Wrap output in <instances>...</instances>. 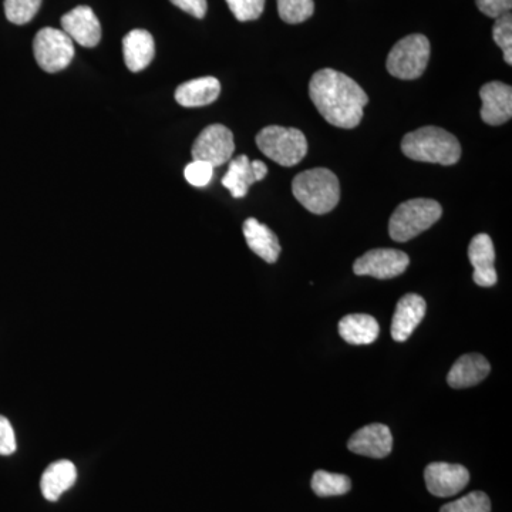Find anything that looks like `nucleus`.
<instances>
[{"instance_id": "a878e982", "label": "nucleus", "mask_w": 512, "mask_h": 512, "mask_svg": "<svg viewBox=\"0 0 512 512\" xmlns=\"http://www.w3.org/2000/svg\"><path fill=\"white\" fill-rule=\"evenodd\" d=\"M440 512H491V501L483 491H474L441 507Z\"/></svg>"}, {"instance_id": "bb28decb", "label": "nucleus", "mask_w": 512, "mask_h": 512, "mask_svg": "<svg viewBox=\"0 0 512 512\" xmlns=\"http://www.w3.org/2000/svg\"><path fill=\"white\" fill-rule=\"evenodd\" d=\"M493 39L498 47L503 50L504 60L512 64V16L511 13L495 19Z\"/></svg>"}, {"instance_id": "f257e3e1", "label": "nucleus", "mask_w": 512, "mask_h": 512, "mask_svg": "<svg viewBox=\"0 0 512 512\" xmlns=\"http://www.w3.org/2000/svg\"><path fill=\"white\" fill-rule=\"evenodd\" d=\"M309 96L323 119L346 130L359 126L369 103L365 90L355 80L333 69L313 74Z\"/></svg>"}, {"instance_id": "4be33fe9", "label": "nucleus", "mask_w": 512, "mask_h": 512, "mask_svg": "<svg viewBox=\"0 0 512 512\" xmlns=\"http://www.w3.org/2000/svg\"><path fill=\"white\" fill-rule=\"evenodd\" d=\"M258 181L252 161L247 156H238L231 160L227 174L222 178L224 185L234 198L247 197L249 187Z\"/></svg>"}, {"instance_id": "dca6fc26", "label": "nucleus", "mask_w": 512, "mask_h": 512, "mask_svg": "<svg viewBox=\"0 0 512 512\" xmlns=\"http://www.w3.org/2000/svg\"><path fill=\"white\" fill-rule=\"evenodd\" d=\"M124 62L133 73L146 69L156 55L154 37L144 29L131 30L123 39Z\"/></svg>"}, {"instance_id": "b1692460", "label": "nucleus", "mask_w": 512, "mask_h": 512, "mask_svg": "<svg viewBox=\"0 0 512 512\" xmlns=\"http://www.w3.org/2000/svg\"><path fill=\"white\" fill-rule=\"evenodd\" d=\"M278 13L289 25H298L312 18L315 13L313 0H278Z\"/></svg>"}, {"instance_id": "aec40b11", "label": "nucleus", "mask_w": 512, "mask_h": 512, "mask_svg": "<svg viewBox=\"0 0 512 512\" xmlns=\"http://www.w3.org/2000/svg\"><path fill=\"white\" fill-rule=\"evenodd\" d=\"M77 480V470L72 461L60 460L50 464L43 473L40 490L47 501H57Z\"/></svg>"}, {"instance_id": "c756f323", "label": "nucleus", "mask_w": 512, "mask_h": 512, "mask_svg": "<svg viewBox=\"0 0 512 512\" xmlns=\"http://www.w3.org/2000/svg\"><path fill=\"white\" fill-rule=\"evenodd\" d=\"M477 8L488 18L498 19L511 13L512 0H476Z\"/></svg>"}, {"instance_id": "6ab92c4d", "label": "nucleus", "mask_w": 512, "mask_h": 512, "mask_svg": "<svg viewBox=\"0 0 512 512\" xmlns=\"http://www.w3.org/2000/svg\"><path fill=\"white\" fill-rule=\"evenodd\" d=\"M244 235L248 247L259 258L264 259L268 264H274L281 255V244L278 237L266 225L261 224L255 218H248L244 222Z\"/></svg>"}, {"instance_id": "5701e85b", "label": "nucleus", "mask_w": 512, "mask_h": 512, "mask_svg": "<svg viewBox=\"0 0 512 512\" xmlns=\"http://www.w3.org/2000/svg\"><path fill=\"white\" fill-rule=\"evenodd\" d=\"M312 490L318 497H336V495L348 494L352 483L348 476L343 474L328 473V471L319 470L313 474Z\"/></svg>"}, {"instance_id": "39448f33", "label": "nucleus", "mask_w": 512, "mask_h": 512, "mask_svg": "<svg viewBox=\"0 0 512 512\" xmlns=\"http://www.w3.org/2000/svg\"><path fill=\"white\" fill-rule=\"evenodd\" d=\"M256 146L282 167H293L308 154V140L298 128L265 127L256 136Z\"/></svg>"}, {"instance_id": "2f4dec72", "label": "nucleus", "mask_w": 512, "mask_h": 512, "mask_svg": "<svg viewBox=\"0 0 512 512\" xmlns=\"http://www.w3.org/2000/svg\"><path fill=\"white\" fill-rule=\"evenodd\" d=\"M170 2L197 19L204 18L208 9L207 0H170Z\"/></svg>"}, {"instance_id": "473e14b6", "label": "nucleus", "mask_w": 512, "mask_h": 512, "mask_svg": "<svg viewBox=\"0 0 512 512\" xmlns=\"http://www.w3.org/2000/svg\"><path fill=\"white\" fill-rule=\"evenodd\" d=\"M252 167H254L258 181L264 180L266 174H268V167H266L265 163H262V161L259 160L252 161Z\"/></svg>"}, {"instance_id": "1a4fd4ad", "label": "nucleus", "mask_w": 512, "mask_h": 512, "mask_svg": "<svg viewBox=\"0 0 512 512\" xmlns=\"http://www.w3.org/2000/svg\"><path fill=\"white\" fill-rule=\"evenodd\" d=\"M409 264V255L399 249H372L356 259L353 272L376 279H393L404 274Z\"/></svg>"}, {"instance_id": "a211bd4d", "label": "nucleus", "mask_w": 512, "mask_h": 512, "mask_svg": "<svg viewBox=\"0 0 512 512\" xmlns=\"http://www.w3.org/2000/svg\"><path fill=\"white\" fill-rule=\"evenodd\" d=\"M221 83L215 77H200L181 84L175 90V100L183 107H204L220 97Z\"/></svg>"}, {"instance_id": "0eeeda50", "label": "nucleus", "mask_w": 512, "mask_h": 512, "mask_svg": "<svg viewBox=\"0 0 512 512\" xmlns=\"http://www.w3.org/2000/svg\"><path fill=\"white\" fill-rule=\"evenodd\" d=\"M33 53L37 64L47 73L62 72L74 57L73 40L63 30H39L33 40Z\"/></svg>"}, {"instance_id": "ddd939ff", "label": "nucleus", "mask_w": 512, "mask_h": 512, "mask_svg": "<svg viewBox=\"0 0 512 512\" xmlns=\"http://www.w3.org/2000/svg\"><path fill=\"white\" fill-rule=\"evenodd\" d=\"M481 119L490 126H501L512 117V89L508 84L491 82L480 90Z\"/></svg>"}, {"instance_id": "2eb2a0df", "label": "nucleus", "mask_w": 512, "mask_h": 512, "mask_svg": "<svg viewBox=\"0 0 512 512\" xmlns=\"http://www.w3.org/2000/svg\"><path fill=\"white\" fill-rule=\"evenodd\" d=\"M427 305L421 296L409 293L397 303L392 320V338L406 342L426 315Z\"/></svg>"}, {"instance_id": "f8f14e48", "label": "nucleus", "mask_w": 512, "mask_h": 512, "mask_svg": "<svg viewBox=\"0 0 512 512\" xmlns=\"http://www.w3.org/2000/svg\"><path fill=\"white\" fill-rule=\"evenodd\" d=\"M352 453L370 458H384L393 450L392 431L386 424H369L357 430L348 443Z\"/></svg>"}, {"instance_id": "9d476101", "label": "nucleus", "mask_w": 512, "mask_h": 512, "mask_svg": "<svg viewBox=\"0 0 512 512\" xmlns=\"http://www.w3.org/2000/svg\"><path fill=\"white\" fill-rule=\"evenodd\" d=\"M427 490L436 497H453L470 483V473L460 464L431 463L424 470Z\"/></svg>"}, {"instance_id": "f03ea898", "label": "nucleus", "mask_w": 512, "mask_h": 512, "mask_svg": "<svg viewBox=\"0 0 512 512\" xmlns=\"http://www.w3.org/2000/svg\"><path fill=\"white\" fill-rule=\"evenodd\" d=\"M404 156L421 163L454 165L461 158L456 137L440 127H423L406 134L402 141Z\"/></svg>"}, {"instance_id": "c85d7f7f", "label": "nucleus", "mask_w": 512, "mask_h": 512, "mask_svg": "<svg viewBox=\"0 0 512 512\" xmlns=\"http://www.w3.org/2000/svg\"><path fill=\"white\" fill-rule=\"evenodd\" d=\"M214 175V167L204 161L194 160L184 170L185 180L194 187H205L210 184Z\"/></svg>"}, {"instance_id": "412c9836", "label": "nucleus", "mask_w": 512, "mask_h": 512, "mask_svg": "<svg viewBox=\"0 0 512 512\" xmlns=\"http://www.w3.org/2000/svg\"><path fill=\"white\" fill-rule=\"evenodd\" d=\"M339 333L350 345H370L379 336L380 328L373 316L355 313L340 320Z\"/></svg>"}, {"instance_id": "393cba45", "label": "nucleus", "mask_w": 512, "mask_h": 512, "mask_svg": "<svg viewBox=\"0 0 512 512\" xmlns=\"http://www.w3.org/2000/svg\"><path fill=\"white\" fill-rule=\"evenodd\" d=\"M42 0H5V13L10 23L26 25L39 12Z\"/></svg>"}, {"instance_id": "20e7f679", "label": "nucleus", "mask_w": 512, "mask_h": 512, "mask_svg": "<svg viewBox=\"0 0 512 512\" xmlns=\"http://www.w3.org/2000/svg\"><path fill=\"white\" fill-rule=\"evenodd\" d=\"M443 215L439 202L416 198L403 202L393 212L389 222V234L393 241L407 242L433 227Z\"/></svg>"}, {"instance_id": "4468645a", "label": "nucleus", "mask_w": 512, "mask_h": 512, "mask_svg": "<svg viewBox=\"0 0 512 512\" xmlns=\"http://www.w3.org/2000/svg\"><path fill=\"white\" fill-rule=\"evenodd\" d=\"M468 258L474 268L473 279L478 286L491 288L497 284L498 276L495 271V249L493 239L487 234H478L471 239L468 247Z\"/></svg>"}, {"instance_id": "9b49d317", "label": "nucleus", "mask_w": 512, "mask_h": 512, "mask_svg": "<svg viewBox=\"0 0 512 512\" xmlns=\"http://www.w3.org/2000/svg\"><path fill=\"white\" fill-rule=\"evenodd\" d=\"M60 23H62L63 32L80 46L96 47L99 45L101 25L89 6H77L70 10L63 16Z\"/></svg>"}, {"instance_id": "423d86ee", "label": "nucleus", "mask_w": 512, "mask_h": 512, "mask_svg": "<svg viewBox=\"0 0 512 512\" xmlns=\"http://www.w3.org/2000/svg\"><path fill=\"white\" fill-rule=\"evenodd\" d=\"M430 60V42L424 35L399 40L387 56V72L402 80H416L426 72Z\"/></svg>"}, {"instance_id": "6e6552de", "label": "nucleus", "mask_w": 512, "mask_h": 512, "mask_svg": "<svg viewBox=\"0 0 512 512\" xmlns=\"http://www.w3.org/2000/svg\"><path fill=\"white\" fill-rule=\"evenodd\" d=\"M234 151L235 143L232 131L222 124H212L202 130L200 136L195 140L194 146H192V157L194 160L204 161L215 168L231 161Z\"/></svg>"}, {"instance_id": "cd10ccee", "label": "nucleus", "mask_w": 512, "mask_h": 512, "mask_svg": "<svg viewBox=\"0 0 512 512\" xmlns=\"http://www.w3.org/2000/svg\"><path fill=\"white\" fill-rule=\"evenodd\" d=\"M227 5L239 22H251L261 18L265 0H227Z\"/></svg>"}, {"instance_id": "7ed1b4c3", "label": "nucleus", "mask_w": 512, "mask_h": 512, "mask_svg": "<svg viewBox=\"0 0 512 512\" xmlns=\"http://www.w3.org/2000/svg\"><path fill=\"white\" fill-rule=\"evenodd\" d=\"M292 192L306 210L316 215L335 210L340 200L338 177L328 168H312L296 175Z\"/></svg>"}, {"instance_id": "f3484780", "label": "nucleus", "mask_w": 512, "mask_h": 512, "mask_svg": "<svg viewBox=\"0 0 512 512\" xmlns=\"http://www.w3.org/2000/svg\"><path fill=\"white\" fill-rule=\"evenodd\" d=\"M490 370V363L484 356L478 355V353H468V355L461 356L451 367L447 383L453 389H467V387L483 382Z\"/></svg>"}, {"instance_id": "7c9ffc66", "label": "nucleus", "mask_w": 512, "mask_h": 512, "mask_svg": "<svg viewBox=\"0 0 512 512\" xmlns=\"http://www.w3.org/2000/svg\"><path fill=\"white\" fill-rule=\"evenodd\" d=\"M16 451V437L12 424L0 416V456H10Z\"/></svg>"}]
</instances>
